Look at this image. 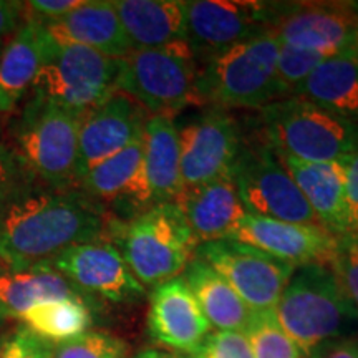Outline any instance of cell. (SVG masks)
Listing matches in <instances>:
<instances>
[{"instance_id":"6da1fadb","label":"cell","mask_w":358,"mask_h":358,"mask_svg":"<svg viewBox=\"0 0 358 358\" xmlns=\"http://www.w3.org/2000/svg\"><path fill=\"white\" fill-rule=\"evenodd\" d=\"M115 229L85 192L35 179L0 204V262L12 268L50 262L73 245L106 239Z\"/></svg>"},{"instance_id":"7a4b0ae2","label":"cell","mask_w":358,"mask_h":358,"mask_svg":"<svg viewBox=\"0 0 358 358\" xmlns=\"http://www.w3.org/2000/svg\"><path fill=\"white\" fill-rule=\"evenodd\" d=\"M274 313L306 358L327 343L343 340L358 324V312L325 264L295 267Z\"/></svg>"},{"instance_id":"3957f363","label":"cell","mask_w":358,"mask_h":358,"mask_svg":"<svg viewBox=\"0 0 358 358\" xmlns=\"http://www.w3.org/2000/svg\"><path fill=\"white\" fill-rule=\"evenodd\" d=\"M267 145L279 156L306 163H347L358 155V123L301 96L262 108Z\"/></svg>"},{"instance_id":"277c9868","label":"cell","mask_w":358,"mask_h":358,"mask_svg":"<svg viewBox=\"0 0 358 358\" xmlns=\"http://www.w3.org/2000/svg\"><path fill=\"white\" fill-rule=\"evenodd\" d=\"M279 48V40L267 32L209 58L198 78L201 101L224 108L262 110L287 98L277 75Z\"/></svg>"},{"instance_id":"5b68a950","label":"cell","mask_w":358,"mask_h":358,"mask_svg":"<svg viewBox=\"0 0 358 358\" xmlns=\"http://www.w3.org/2000/svg\"><path fill=\"white\" fill-rule=\"evenodd\" d=\"M120 70L118 58L78 45L55 43L45 35L43 62L32 92L38 100L85 116L118 92Z\"/></svg>"},{"instance_id":"8992f818","label":"cell","mask_w":358,"mask_h":358,"mask_svg":"<svg viewBox=\"0 0 358 358\" xmlns=\"http://www.w3.org/2000/svg\"><path fill=\"white\" fill-rule=\"evenodd\" d=\"M120 229L118 249L143 287H158L179 277L198 248L174 203L155 204Z\"/></svg>"},{"instance_id":"52a82bcc","label":"cell","mask_w":358,"mask_h":358,"mask_svg":"<svg viewBox=\"0 0 358 358\" xmlns=\"http://www.w3.org/2000/svg\"><path fill=\"white\" fill-rule=\"evenodd\" d=\"M198 60L189 45L176 42L161 48L133 50L122 60L118 90L145 111L171 116L199 105Z\"/></svg>"},{"instance_id":"ba28073f","label":"cell","mask_w":358,"mask_h":358,"mask_svg":"<svg viewBox=\"0 0 358 358\" xmlns=\"http://www.w3.org/2000/svg\"><path fill=\"white\" fill-rule=\"evenodd\" d=\"M82 118L35 96L25 106L15 133L17 155L43 185L70 189L78 182Z\"/></svg>"},{"instance_id":"9c48e42d","label":"cell","mask_w":358,"mask_h":358,"mask_svg":"<svg viewBox=\"0 0 358 358\" xmlns=\"http://www.w3.org/2000/svg\"><path fill=\"white\" fill-rule=\"evenodd\" d=\"M231 176L248 214L277 221L319 224L299 186L267 143L241 146Z\"/></svg>"},{"instance_id":"30bf717a","label":"cell","mask_w":358,"mask_h":358,"mask_svg":"<svg viewBox=\"0 0 358 358\" xmlns=\"http://www.w3.org/2000/svg\"><path fill=\"white\" fill-rule=\"evenodd\" d=\"M279 3L259 0L185 2L186 43L196 60L217 55L234 45L271 32Z\"/></svg>"},{"instance_id":"8fae6325","label":"cell","mask_w":358,"mask_h":358,"mask_svg":"<svg viewBox=\"0 0 358 358\" xmlns=\"http://www.w3.org/2000/svg\"><path fill=\"white\" fill-rule=\"evenodd\" d=\"M194 257L229 282L254 313L275 310L295 267L234 239L199 244Z\"/></svg>"},{"instance_id":"7c38bea8","label":"cell","mask_w":358,"mask_h":358,"mask_svg":"<svg viewBox=\"0 0 358 358\" xmlns=\"http://www.w3.org/2000/svg\"><path fill=\"white\" fill-rule=\"evenodd\" d=\"M271 34L282 45L327 58L358 57V15L348 2L279 3Z\"/></svg>"},{"instance_id":"4fadbf2b","label":"cell","mask_w":358,"mask_h":358,"mask_svg":"<svg viewBox=\"0 0 358 358\" xmlns=\"http://www.w3.org/2000/svg\"><path fill=\"white\" fill-rule=\"evenodd\" d=\"M182 189L231 176L239 155L241 128L234 116L211 110L178 128Z\"/></svg>"},{"instance_id":"5bb4252c","label":"cell","mask_w":358,"mask_h":358,"mask_svg":"<svg viewBox=\"0 0 358 358\" xmlns=\"http://www.w3.org/2000/svg\"><path fill=\"white\" fill-rule=\"evenodd\" d=\"M50 264L75 287L106 301L134 302L146 294L120 249L108 239L73 245L53 257Z\"/></svg>"},{"instance_id":"9a60e30c","label":"cell","mask_w":358,"mask_h":358,"mask_svg":"<svg viewBox=\"0 0 358 358\" xmlns=\"http://www.w3.org/2000/svg\"><path fill=\"white\" fill-rule=\"evenodd\" d=\"M231 239L262 250L294 267L307 264L330 266L337 252L338 237L320 224L277 221L248 214Z\"/></svg>"},{"instance_id":"2e32d148","label":"cell","mask_w":358,"mask_h":358,"mask_svg":"<svg viewBox=\"0 0 358 358\" xmlns=\"http://www.w3.org/2000/svg\"><path fill=\"white\" fill-rule=\"evenodd\" d=\"M145 110L133 98L116 92L82 118L78 136V182L90 169L143 136Z\"/></svg>"},{"instance_id":"e0dca14e","label":"cell","mask_w":358,"mask_h":358,"mask_svg":"<svg viewBox=\"0 0 358 358\" xmlns=\"http://www.w3.org/2000/svg\"><path fill=\"white\" fill-rule=\"evenodd\" d=\"M148 332L159 345L191 355L213 332L182 275L155 287L148 312Z\"/></svg>"},{"instance_id":"ac0fdd59","label":"cell","mask_w":358,"mask_h":358,"mask_svg":"<svg viewBox=\"0 0 358 358\" xmlns=\"http://www.w3.org/2000/svg\"><path fill=\"white\" fill-rule=\"evenodd\" d=\"M85 194L96 204H111L127 214H141L155 206L143 161V136L80 179Z\"/></svg>"},{"instance_id":"d6986e66","label":"cell","mask_w":358,"mask_h":358,"mask_svg":"<svg viewBox=\"0 0 358 358\" xmlns=\"http://www.w3.org/2000/svg\"><path fill=\"white\" fill-rule=\"evenodd\" d=\"M52 42L92 48L123 60L133 52L118 12L110 0H87L77 10L52 22H38Z\"/></svg>"},{"instance_id":"ffe728a7","label":"cell","mask_w":358,"mask_h":358,"mask_svg":"<svg viewBox=\"0 0 358 358\" xmlns=\"http://www.w3.org/2000/svg\"><path fill=\"white\" fill-rule=\"evenodd\" d=\"M174 204L182 213L198 245L231 239L248 216L232 176L216 179L203 186L186 187Z\"/></svg>"},{"instance_id":"44dd1931","label":"cell","mask_w":358,"mask_h":358,"mask_svg":"<svg viewBox=\"0 0 358 358\" xmlns=\"http://www.w3.org/2000/svg\"><path fill=\"white\" fill-rule=\"evenodd\" d=\"M279 156V155H277ZM299 186L317 222L337 237L345 234L347 163H306L279 156Z\"/></svg>"},{"instance_id":"7402d4cb","label":"cell","mask_w":358,"mask_h":358,"mask_svg":"<svg viewBox=\"0 0 358 358\" xmlns=\"http://www.w3.org/2000/svg\"><path fill=\"white\" fill-rule=\"evenodd\" d=\"M113 6L133 50L186 42V10L181 0H115Z\"/></svg>"},{"instance_id":"603a6c76","label":"cell","mask_w":358,"mask_h":358,"mask_svg":"<svg viewBox=\"0 0 358 358\" xmlns=\"http://www.w3.org/2000/svg\"><path fill=\"white\" fill-rule=\"evenodd\" d=\"M58 299H82V294L50 262L22 268L0 264V312L3 317L20 319L30 307Z\"/></svg>"},{"instance_id":"cb8c5ba5","label":"cell","mask_w":358,"mask_h":358,"mask_svg":"<svg viewBox=\"0 0 358 358\" xmlns=\"http://www.w3.org/2000/svg\"><path fill=\"white\" fill-rule=\"evenodd\" d=\"M43 53L42 27L34 19L22 22L0 52V115L12 113L27 90H32Z\"/></svg>"},{"instance_id":"d4e9b609","label":"cell","mask_w":358,"mask_h":358,"mask_svg":"<svg viewBox=\"0 0 358 358\" xmlns=\"http://www.w3.org/2000/svg\"><path fill=\"white\" fill-rule=\"evenodd\" d=\"M143 161L155 204L174 203L182 191L179 131L171 116L153 115L143 129Z\"/></svg>"},{"instance_id":"484cf974","label":"cell","mask_w":358,"mask_h":358,"mask_svg":"<svg viewBox=\"0 0 358 358\" xmlns=\"http://www.w3.org/2000/svg\"><path fill=\"white\" fill-rule=\"evenodd\" d=\"M182 279L199 303L211 329L219 332H245L254 312L245 306L229 282L219 275L208 262L192 257Z\"/></svg>"},{"instance_id":"4316f807","label":"cell","mask_w":358,"mask_h":358,"mask_svg":"<svg viewBox=\"0 0 358 358\" xmlns=\"http://www.w3.org/2000/svg\"><path fill=\"white\" fill-rule=\"evenodd\" d=\"M292 96L306 98L322 108L358 123V57L325 58Z\"/></svg>"},{"instance_id":"83f0119b","label":"cell","mask_w":358,"mask_h":358,"mask_svg":"<svg viewBox=\"0 0 358 358\" xmlns=\"http://www.w3.org/2000/svg\"><path fill=\"white\" fill-rule=\"evenodd\" d=\"M20 320L38 338L62 343L88 332L92 312L82 299H58L30 307Z\"/></svg>"},{"instance_id":"f1b7e54d","label":"cell","mask_w":358,"mask_h":358,"mask_svg":"<svg viewBox=\"0 0 358 358\" xmlns=\"http://www.w3.org/2000/svg\"><path fill=\"white\" fill-rule=\"evenodd\" d=\"M254 358H306L277 320L274 310L254 313L245 329Z\"/></svg>"},{"instance_id":"f546056e","label":"cell","mask_w":358,"mask_h":358,"mask_svg":"<svg viewBox=\"0 0 358 358\" xmlns=\"http://www.w3.org/2000/svg\"><path fill=\"white\" fill-rule=\"evenodd\" d=\"M128 345L106 332H85L52 347V358H127Z\"/></svg>"},{"instance_id":"4dcf8cb0","label":"cell","mask_w":358,"mask_h":358,"mask_svg":"<svg viewBox=\"0 0 358 358\" xmlns=\"http://www.w3.org/2000/svg\"><path fill=\"white\" fill-rule=\"evenodd\" d=\"M327 57L322 53L294 48L289 45H282L279 48V58H277V75L282 87L292 96L301 85L310 77L312 71L319 66Z\"/></svg>"},{"instance_id":"1f68e13d","label":"cell","mask_w":358,"mask_h":358,"mask_svg":"<svg viewBox=\"0 0 358 358\" xmlns=\"http://www.w3.org/2000/svg\"><path fill=\"white\" fill-rule=\"evenodd\" d=\"M330 267L337 275L348 301L358 312V237H338L337 252Z\"/></svg>"},{"instance_id":"d6a6232c","label":"cell","mask_w":358,"mask_h":358,"mask_svg":"<svg viewBox=\"0 0 358 358\" xmlns=\"http://www.w3.org/2000/svg\"><path fill=\"white\" fill-rule=\"evenodd\" d=\"M192 358H254L244 332H211Z\"/></svg>"},{"instance_id":"836d02e7","label":"cell","mask_w":358,"mask_h":358,"mask_svg":"<svg viewBox=\"0 0 358 358\" xmlns=\"http://www.w3.org/2000/svg\"><path fill=\"white\" fill-rule=\"evenodd\" d=\"M35 179L20 156L0 143V204Z\"/></svg>"},{"instance_id":"e575fe53","label":"cell","mask_w":358,"mask_h":358,"mask_svg":"<svg viewBox=\"0 0 358 358\" xmlns=\"http://www.w3.org/2000/svg\"><path fill=\"white\" fill-rule=\"evenodd\" d=\"M0 358H52V345L29 329H19L2 343Z\"/></svg>"},{"instance_id":"d590c367","label":"cell","mask_w":358,"mask_h":358,"mask_svg":"<svg viewBox=\"0 0 358 358\" xmlns=\"http://www.w3.org/2000/svg\"><path fill=\"white\" fill-rule=\"evenodd\" d=\"M358 237V155L347 163L345 234Z\"/></svg>"},{"instance_id":"8d00e7d4","label":"cell","mask_w":358,"mask_h":358,"mask_svg":"<svg viewBox=\"0 0 358 358\" xmlns=\"http://www.w3.org/2000/svg\"><path fill=\"white\" fill-rule=\"evenodd\" d=\"M87 0H34V2L25 3V6L32 13L30 19L37 22H52L77 10Z\"/></svg>"},{"instance_id":"74e56055","label":"cell","mask_w":358,"mask_h":358,"mask_svg":"<svg viewBox=\"0 0 358 358\" xmlns=\"http://www.w3.org/2000/svg\"><path fill=\"white\" fill-rule=\"evenodd\" d=\"M25 12L24 2L0 0V43H6L12 34L22 25V17Z\"/></svg>"},{"instance_id":"f35d334b","label":"cell","mask_w":358,"mask_h":358,"mask_svg":"<svg viewBox=\"0 0 358 358\" xmlns=\"http://www.w3.org/2000/svg\"><path fill=\"white\" fill-rule=\"evenodd\" d=\"M307 358H358V343L348 338L335 340V342L317 348Z\"/></svg>"},{"instance_id":"ab89813d","label":"cell","mask_w":358,"mask_h":358,"mask_svg":"<svg viewBox=\"0 0 358 358\" xmlns=\"http://www.w3.org/2000/svg\"><path fill=\"white\" fill-rule=\"evenodd\" d=\"M133 358H179L176 353L161 350V348H145L140 353H136Z\"/></svg>"},{"instance_id":"60d3db41","label":"cell","mask_w":358,"mask_h":358,"mask_svg":"<svg viewBox=\"0 0 358 358\" xmlns=\"http://www.w3.org/2000/svg\"><path fill=\"white\" fill-rule=\"evenodd\" d=\"M348 3H350V7L355 10V13L358 15V0H353V2H348Z\"/></svg>"},{"instance_id":"b9f144b4","label":"cell","mask_w":358,"mask_h":358,"mask_svg":"<svg viewBox=\"0 0 358 358\" xmlns=\"http://www.w3.org/2000/svg\"><path fill=\"white\" fill-rule=\"evenodd\" d=\"M2 320H3V315H2V312H0V325H2Z\"/></svg>"},{"instance_id":"7bdbcfd3","label":"cell","mask_w":358,"mask_h":358,"mask_svg":"<svg viewBox=\"0 0 358 358\" xmlns=\"http://www.w3.org/2000/svg\"><path fill=\"white\" fill-rule=\"evenodd\" d=\"M0 264H2V262H0Z\"/></svg>"}]
</instances>
